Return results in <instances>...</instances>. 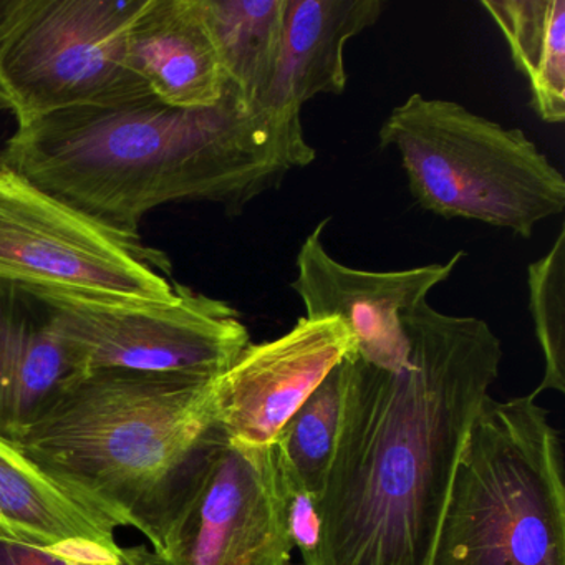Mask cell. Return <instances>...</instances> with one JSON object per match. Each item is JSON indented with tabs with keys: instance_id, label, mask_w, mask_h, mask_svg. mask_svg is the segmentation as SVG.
<instances>
[{
	"instance_id": "6da1fadb",
	"label": "cell",
	"mask_w": 565,
	"mask_h": 565,
	"mask_svg": "<svg viewBox=\"0 0 565 565\" xmlns=\"http://www.w3.org/2000/svg\"><path fill=\"white\" fill-rule=\"evenodd\" d=\"M399 370L343 360L342 418L319 499L320 537L302 565H431L456 468L499 379L484 320L428 300L403 316Z\"/></svg>"
},
{
	"instance_id": "7a4b0ae2",
	"label": "cell",
	"mask_w": 565,
	"mask_h": 565,
	"mask_svg": "<svg viewBox=\"0 0 565 565\" xmlns=\"http://www.w3.org/2000/svg\"><path fill=\"white\" fill-rule=\"evenodd\" d=\"M300 117H282L227 88L211 108L154 98L75 108L18 127L0 164L94 220L140 236L141 220L184 201L237 214L316 161Z\"/></svg>"
},
{
	"instance_id": "3957f363",
	"label": "cell",
	"mask_w": 565,
	"mask_h": 565,
	"mask_svg": "<svg viewBox=\"0 0 565 565\" xmlns=\"http://www.w3.org/2000/svg\"><path fill=\"white\" fill-rule=\"evenodd\" d=\"M216 376L94 372L15 441L68 494L150 541L178 479L216 426Z\"/></svg>"
},
{
	"instance_id": "277c9868",
	"label": "cell",
	"mask_w": 565,
	"mask_h": 565,
	"mask_svg": "<svg viewBox=\"0 0 565 565\" xmlns=\"http://www.w3.org/2000/svg\"><path fill=\"white\" fill-rule=\"evenodd\" d=\"M431 565H565L562 439L535 396L486 399Z\"/></svg>"
},
{
	"instance_id": "5b68a950",
	"label": "cell",
	"mask_w": 565,
	"mask_h": 565,
	"mask_svg": "<svg viewBox=\"0 0 565 565\" xmlns=\"http://www.w3.org/2000/svg\"><path fill=\"white\" fill-rule=\"evenodd\" d=\"M380 147L399 157L416 203L445 220L479 221L529 239L565 210V178L521 128L413 94L390 111Z\"/></svg>"
},
{
	"instance_id": "8992f818",
	"label": "cell",
	"mask_w": 565,
	"mask_h": 565,
	"mask_svg": "<svg viewBox=\"0 0 565 565\" xmlns=\"http://www.w3.org/2000/svg\"><path fill=\"white\" fill-rule=\"evenodd\" d=\"M145 0H31L0 39V108L18 127L75 108L151 97L130 62L128 35Z\"/></svg>"
},
{
	"instance_id": "52a82bcc",
	"label": "cell",
	"mask_w": 565,
	"mask_h": 565,
	"mask_svg": "<svg viewBox=\"0 0 565 565\" xmlns=\"http://www.w3.org/2000/svg\"><path fill=\"white\" fill-rule=\"evenodd\" d=\"M154 565H290L276 449L207 433L150 539Z\"/></svg>"
},
{
	"instance_id": "ba28073f",
	"label": "cell",
	"mask_w": 565,
	"mask_h": 565,
	"mask_svg": "<svg viewBox=\"0 0 565 565\" xmlns=\"http://www.w3.org/2000/svg\"><path fill=\"white\" fill-rule=\"evenodd\" d=\"M170 260L0 164V280L125 302H168Z\"/></svg>"
},
{
	"instance_id": "9c48e42d",
	"label": "cell",
	"mask_w": 565,
	"mask_h": 565,
	"mask_svg": "<svg viewBox=\"0 0 565 565\" xmlns=\"http://www.w3.org/2000/svg\"><path fill=\"white\" fill-rule=\"evenodd\" d=\"M34 292L51 309L82 375L217 376L250 343L249 330L234 307L184 286H178L177 296L168 302Z\"/></svg>"
},
{
	"instance_id": "30bf717a",
	"label": "cell",
	"mask_w": 565,
	"mask_h": 565,
	"mask_svg": "<svg viewBox=\"0 0 565 565\" xmlns=\"http://www.w3.org/2000/svg\"><path fill=\"white\" fill-rule=\"evenodd\" d=\"M355 352V337L339 319L302 317L279 339L249 343L216 376V425L236 441L274 445L294 413Z\"/></svg>"
},
{
	"instance_id": "8fae6325",
	"label": "cell",
	"mask_w": 565,
	"mask_h": 565,
	"mask_svg": "<svg viewBox=\"0 0 565 565\" xmlns=\"http://www.w3.org/2000/svg\"><path fill=\"white\" fill-rule=\"evenodd\" d=\"M329 217L317 224L297 254V276L290 289L302 300L307 319H339L355 337L356 355L369 365L399 370L408 360L403 316L425 302L465 259V250L448 263L405 270L356 269L330 256L323 246Z\"/></svg>"
},
{
	"instance_id": "7c38bea8",
	"label": "cell",
	"mask_w": 565,
	"mask_h": 565,
	"mask_svg": "<svg viewBox=\"0 0 565 565\" xmlns=\"http://www.w3.org/2000/svg\"><path fill=\"white\" fill-rule=\"evenodd\" d=\"M81 375L47 303L0 280V435L18 441Z\"/></svg>"
},
{
	"instance_id": "4fadbf2b",
	"label": "cell",
	"mask_w": 565,
	"mask_h": 565,
	"mask_svg": "<svg viewBox=\"0 0 565 565\" xmlns=\"http://www.w3.org/2000/svg\"><path fill=\"white\" fill-rule=\"evenodd\" d=\"M385 8L383 0H287L276 74L256 105L300 117L312 98L342 95L347 44L375 25Z\"/></svg>"
},
{
	"instance_id": "5bb4252c",
	"label": "cell",
	"mask_w": 565,
	"mask_h": 565,
	"mask_svg": "<svg viewBox=\"0 0 565 565\" xmlns=\"http://www.w3.org/2000/svg\"><path fill=\"white\" fill-rule=\"evenodd\" d=\"M128 49L135 74L160 104L198 110L223 100L226 77L200 0H145Z\"/></svg>"
},
{
	"instance_id": "9a60e30c",
	"label": "cell",
	"mask_w": 565,
	"mask_h": 565,
	"mask_svg": "<svg viewBox=\"0 0 565 565\" xmlns=\"http://www.w3.org/2000/svg\"><path fill=\"white\" fill-rule=\"evenodd\" d=\"M0 539L52 547L85 539L117 547L115 527L45 476L0 435Z\"/></svg>"
},
{
	"instance_id": "2e32d148",
	"label": "cell",
	"mask_w": 565,
	"mask_h": 565,
	"mask_svg": "<svg viewBox=\"0 0 565 565\" xmlns=\"http://www.w3.org/2000/svg\"><path fill=\"white\" fill-rule=\"evenodd\" d=\"M545 124L565 121V0H482Z\"/></svg>"
},
{
	"instance_id": "e0dca14e",
	"label": "cell",
	"mask_w": 565,
	"mask_h": 565,
	"mask_svg": "<svg viewBox=\"0 0 565 565\" xmlns=\"http://www.w3.org/2000/svg\"><path fill=\"white\" fill-rule=\"evenodd\" d=\"M287 0H200L227 88L257 104L269 87L286 24Z\"/></svg>"
},
{
	"instance_id": "ac0fdd59",
	"label": "cell",
	"mask_w": 565,
	"mask_h": 565,
	"mask_svg": "<svg viewBox=\"0 0 565 565\" xmlns=\"http://www.w3.org/2000/svg\"><path fill=\"white\" fill-rule=\"evenodd\" d=\"M343 388L342 362L294 413L274 443L279 461L319 499L335 451Z\"/></svg>"
},
{
	"instance_id": "d6986e66",
	"label": "cell",
	"mask_w": 565,
	"mask_h": 565,
	"mask_svg": "<svg viewBox=\"0 0 565 565\" xmlns=\"http://www.w3.org/2000/svg\"><path fill=\"white\" fill-rule=\"evenodd\" d=\"M529 309L544 356V376L531 393L565 392V227L551 249L527 267Z\"/></svg>"
},
{
	"instance_id": "ffe728a7",
	"label": "cell",
	"mask_w": 565,
	"mask_h": 565,
	"mask_svg": "<svg viewBox=\"0 0 565 565\" xmlns=\"http://www.w3.org/2000/svg\"><path fill=\"white\" fill-rule=\"evenodd\" d=\"M276 449V448H274ZM277 455V452H276ZM279 462L282 476L284 494H286V519L294 547L300 548L302 557L312 554L319 544L320 512L319 498L292 475L282 462Z\"/></svg>"
},
{
	"instance_id": "44dd1931",
	"label": "cell",
	"mask_w": 565,
	"mask_h": 565,
	"mask_svg": "<svg viewBox=\"0 0 565 565\" xmlns=\"http://www.w3.org/2000/svg\"><path fill=\"white\" fill-rule=\"evenodd\" d=\"M0 565H52L42 547L0 539Z\"/></svg>"
},
{
	"instance_id": "7402d4cb",
	"label": "cell",
	"mask_w": 565,
	"mask_h": 565,
	"mask_svg": "<svg viewBox=\"0 0 565 565\" xmlns=\"http://www.w3.org/2000/svg\"><path fill=\"white\" fill-rule=\"evenodd\" d=\"M47 555L49 558H51L52 565H154L153 554H151V551H148V548L145 547L124 548V551H121L120 557L102 562H71L54 557L51 552H47Z\"/></svg>"
},
{
	"instance_id": "603a6c76",
	"label": "cell",
	"mask_w": 565,
	"mask_h": 565,
	"mask_svg": "<svg viewBox=\"0 0 565 565\" xmlns=\"http://www.w3.org/2000/svg\"><path fill=\"white\" fill-rule=\"evenodd\" d=\"M31 0H0V39L25 14Z\"/></svg>"
}]
</instances>
